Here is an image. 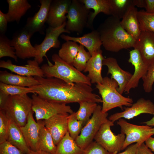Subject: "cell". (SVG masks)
I'll return each instance as SVG.
<instances>
[{
	"instance_id": "37",
	"label": "cell",
	"mask_w": 154,
	"mask_h": 154,
	"mask_svg": "<svg viewBox=\"0 0 154 154\" xmlns=\"http://www.w3.org/2000/svg\"><path fill=\"white\" fill-rule=\"evenodd\" d=\"M0 90L9 96L35 93L29 87L8 84L0 82Z\"/></svg>"
},
{
	"instance_id": "19",
	"label": "cell",
	"mask_w": 154,
	"mask_h": 154,
	"mask_svg": "<svg viewBox=\"0 0 154 154\" xmlns=\"http://www.w3.org/2000/svg\"><path fill=\"white\" fill-rule=\"evenodd\" d=\"M71 0H52L46 23L49 26L56 27L66 22V14L67 13Z\"/></svg>"
},
{
	"instance_id": "12",
	"label": "cell",
	"mask_w": 154,
	"mask_h": 154,
	"mask_svg": "<svg viewBox=\"0 0 154 154\" xmlns=\"http://www.w3.org/2000/svg\"><path fill=\"white\" fill-rule=\"evenodd\" d=\"M31 34L24 28L16 31L11 40V45L15 50L16 56L22 59L35 57L37 50L31 44L30 38Z\"/></svg>"
},
{
	"instance_id": "21",
	"label": "cell",
	"mask_w": 154,
	"mask_h": 154,
	"mask_svg": "<svg viewBox=\"0 0 154 154\" xmlns=\"http://www.w3.org/2000/svg\"><path fill=\"white\" fill-rule=\"evenodd\" d=\"M0 67L8 69L21 76L44 77L42 70L35 60H28L27 64L24 66L14 64L10 60L6 61L1 60L0 61Z\"/></svg>"
},
{
	"instance_id": "30",
	"label": "cell",
	"mask_w": 154,
	"mask_h": 154,
	"mask_svg": "<svg viewBox=\"0 0 154 154\" xmlns=\"http://www.w3.org/2000/svg\"><path fill=\"white\" fill-rule=\"evenodd\" d=\"M38 121L40 125L38 142L39 151L54 154L56 150V146L54 143L52 135L45 126L43 121L40 120Z\"/></svg>"
},
{
	"instance_id": "27",
	"label": "cell",
	"mask_w": 154,
	"mask_h": 154,
	"mask_svg": "<svg viewBox=\"0 0 154 154\" xmlns=\"http://www.w3.org/2000/svg\"><path fill=\"white\" fill-rule=\"evenodd\" d=\"M88 9H92L94 12H90L89 15L87 27L93 28V23L96 16L102 13L111 15L109 0H80Z\"/></svg>"
},
{
	"instance_id": "48",
	"label": "cell",
	"mask_w": 154,
	"mask_h": 154,
	"mask_svg": "<svg viewBox=\"0 0 154 154\" xmlns=\"http://www.w3.org/2000/svg\"><path fill=\"white\" fill-rule=\"evenodd\" d=\"M147 147L152 151L154 152V138L150 137L145 142Z\"/></svg>"
},
{
	"instance_id": "40",
	"label": "cell",
	"mask_w": 154,
	"mask_h": 154,
	"mask_svg": "<svg viewBox=\"0 0 154 154\" xmlns=\"http://www.w3.org/2000/svg\"><path fill=\"white\" fill-rule=\"evenodd\" d=\"M142 79L144 91L147 93L150 92L154 83V63L149 67L147 73Z\"/></svg>"
},
{
	"instance_id": "10",
	"label": "cell",
	"mask_w": 154,
	"mask_h": 154,
	"mask_svg": "<svg viewBox=\"0 0 154 154\" xmlns=\"http://www.w3.org/2000/svg\"><path fill=\"white\" fill-rule=\"evenodd\" d=\"M117 121V124L120 127L121 133L125 135L121 151L134 143H137L139 145L153 135L151 131L152 127L151 126L133 124L123 118Z\"/></svg>"
},
{
	"instance_id": "4",
	"label": "cell",
	"mask_w": 154,
	"mask_h": 154,
	"mask_svg": "<svg viewBox=\"0 0 154 154\" xmlns=\"http://www.w3.org/2000/svg\"><path fill=\"white\" fill-rule=\"evenodd\" d=\"M96 87L101 96L102 105V112H107L108 111L116 107L123 109V106L128 107L133 104V99L125 97L117 90L118 85L114 79L108 76L103 77V82L97 84Z\"/></svg>"
},
{
	"instance_id": "31",
	"label": "cell",
	"mask_w": 154,
	"mask_h": 154,
	"mask_svg": "<svg viewBox=\"0 0 154 154\" xmlns=\"http://www.w3.org/2000/svg\"><path fill=\"white\" fill-rule=\"evenodd\" d=\"M79 45L75 42L67 41L63 44L59 50V57L66 63L72 64L78 52Z\"/></svg>"
},
{
	"instance_id": "49",
	"label": "cell",
	"mask_w": 154,
	"mask_h": 154,
	"mask_svg": "<svg viewBox=\"0 0 154 154\" xmlns=\"http://www.w3.org/2000/svg\"><path fill=\"white\" fill-rule=\"evenodd\" d=\"M133 2L134 6L140 8H145L146 3L145 0H133Z\"/></svg>"
},
{
	"instance_id": "42",
	"label": "cell",
	"mask_w": 154,
	"mask_h": 154,
	"mask_svg": "<svg viewBox=\"0 0 154 154\" xmlns=\"http://www.w3.org/2000/svg\"><path fill=\"white\" fill-rule=\"evenodd\" d=\"M0 154H25L7 141L0 144Z\"/></svg>"
},
{
	"instance_id": "34",
	"label": "cell",
	"mask_w": 154,
	"mask_h": 154,
	"mask_svg": "<svg viewBox=\"0 0 154 154\" xmlns=\"http://www.w3.org/2000/svg\"><path fill=\"white\" fill-rule=\"evenodd\" d=\"M137 16L141 31L154 33V13L141 10L138 11Z\"/></svg>"
},
{
	"instance_id": "2",
	"label": "cell",
	"mask_w": 154,
	"mask_h": 154,
	"mask_svg": "<svg viewBox=\"0 0 154 154\" xmlns=\"http://www.w3.org/2000/svg\"><path fill=\"white\" fill-rule=\"evenodd\" d=\"M120 21L111 15L97 29L100 34L102 45L107 51L117 52L134 47L136 40L122 27Z\"/></svg>"
},
{
	"instance_id": "6",
	"label": "cell",
	"mask_w": 154,
	"mask_h": 154,
	"mask_svg": "<svg viewBox=\"0 0 154 154\" xmlns=\"http://www.w3.org/2000/svg\"><path fill=\"white\" fill-rule=\"evenodd\" d=\"M32 110L37 121L45 120L57 114H71L74 112L70 106L64 104L46 100L34 93L32 96Z\"/></svg>"
},
{
	"instance_id": "32",
	"label": "cell",
	"mask_w": 154,
	"mask_h": 154,
	"mask_svg": "<svg viewBox=\"0 0 154 154\" xmlns=\"http://www.w3.org/2000/svg\"><path fill=\"white\" fill-rule=\"evenodd\" d=\"M79 104V108L75 112L76 117L84 126L90 119L98 105L96 103L90 101H83Z\"/></svg>"
},
{
	"instance_id": "38",
	"label": "cell",
	"mask_w": 154,
	"mask_h": 154,
	"mask_svg": "<svg viewBox=\"0 0 154 154\" xmlns=\"http://www.w3.org/2000/svg\"><path fill=\"white\" fill-rule=\"evenodd\" d=\"M83 126L82 122L76 118L75 112L69 115L67 122L68 131L75 140L79 135Z\"/></svg>"
},
{
	"instance_id": "8",
	"label": "cell",
	"mask_w": 154,
	"mask_h": 154,
	"mask_svg": "<svg viewBox=\"0 0 154 154\" xmlns=\"http://www.w3.org/2000/svg\"><path fill=\"white\" fill-rule=\"evenodd\" d=\"M114 125V122L108 119L101 125L94 139L110 154L120 152L125 138L123 134L113 133L110 128Z\"/></svg>"
},
{
	"instance_id": "20",
	"label": "cell",
	"mask_w": 154,
	"mask_h": 154,
	"mask_svg": "<svg viewBox=\"0 0 154 154\" xmlns=\"http://www.w3.org/2000/svg\"><path fill=\"white\" fill-rule=\"evenodd\" d=\"M32 110L28 116L26 124L20 127L26 143L29 148L34 151H38V142L40 125L38 121L36 122L33 116Z\"/></svg>"
},
{
	"instance_id": "43",
	"label": "cell",
	"mask_w": 154,
	"mask_h": 154,
	"mask_svg": "<svg viewBox=\"0 0 154 154\" xmlns=\"http://www.w3.org/2000/svg\"><path fill=\"white\" fill-rule=\"evenodd\" d=\"M8 21L6 13L0 10V34H4L6 32Z\"/></svg>"
},
{
	"instance_id": "3",
	"label": "cell",
	"mask_w": 154,
	"mask_h": 154,
	"mask_svg": "<svg viewBox=\"0 0 154 154\" xmlns=\"http://www.w3.org/2000/svg\"><path fill=\"white\" fill-rule=\"evenodd\" d=\"M52 60L54 64H43L41 68L46 78H55L71 84L81 83L91 86L90 79L78 70L72 64L62 59L56 54H53Z\"/></svg>"
},
{
	"instance_id": "23",
	"label": "cell",
	"mask_w": 154,
	"mask_h": 154,
	"mask_svg": "<svg viewBox=\"0 0 154 154\" xmlns=\"http://www.w3.org/2000/svg\"><path fill=\"white\" fill-rule=\"evenodd\" d=\"M101 49L94 52L87 62L84 72H88L87 76L91 84H101L103 81L102 75L103 61L104 58Z\"/></svg>"
},
{
	"instance_id": "44",
	"label": "cell",
	"mask_w": 154,
	"mask_h": 154,
	"mask_svg": "<svg viewBox=\"0 0 154 154\" xmlns=\"http://www.w3.org/2000/svg\"><path fill=\"white\" fill-rule=\"evenodd\" d=\"M139 146V144L135 143L131 144L129 146L123 151L116 153L109 154H135L137 147Z\"/></svg>"
},
{
	"instance_id": "11",
	"label": "cell",
	"mask_w": 154,
	"mask_h": 154,
	"mask_svg": "<svg viewBox=\"0 0 154 154\" xmlns=\"http://www.w3.org/2000/svg\"><path fill=\"white\" fill-rule=\"evenodd\" d=\"M66 22L60 26L52 27L49 26L46 29V34L44 39L40 44H35L34 46L37 50L35 59L39 64L43 61V57L46 56L47 52L51 48H57L60 47V42L59 37L63 33L68 34L70 33L65 29Z\"/></svg>"
},
{
	"instance_id": "50",
	"label": "cell",
	"mask_w": 154,
	"mask_h": 154,
	"mask_svg": "<svg viewBox=\"0 0 154 154\" xmlns=\"http://www.w3.org/2000/svg\"><path fill=\"white\" fill-rule=\"evenodd\" d=\"M152 118L150 120L143 122V123L150 126H154V114Z\"/></svg>"
},
{
	"instance_id": "16",
	"label": "cell",
	"mask_w": 154,
	"mask_h": 154,
	"mask_svg": "<svg viewBox=\"0 0 154 154\" xmlns=\"http://www.w3.org/2000/svg\"><path fill=\"white\" fill-rule=\"evenodd\" d=\"M103 65L107 67V74H110V78L117 82L118 85L117 90L122 94L124 92L125 89L132 74L122 69L119 65L117 60L113 57L104 58Z\"/></svg>"
},
{
	"instance_id": "15",
	"label": "cell",
	"mask_w": 154,
	"mask_h": 154,
	"mask_svg": "<svg viewBox=\"0 0 154 154\" xmlns=\"http://www.w3.org/2000/svg\"><path fill=\"white\" fill-rule=\"evenodd\" d=\"M134 48L139 52L144 63L149 67L154 63V33L141 31Z\"/></svg>"
},
{
	"instance_id": "45",
	"label": "cell",
	"mask_w": 154,
	"mask_h": 154,
	"mask_svg": "<svg viewBox=\"0 0 154 154\" xmlns=\"http://www.w3.org/2000/svg\"><path fill=\"white\" fill-rule=\"evenodd\" d=\"M135 154H154L146 145L144 143L139 145Z\"/></svg>"
},
{
	"instance_id": "7",
	"label": "cell",
	"mask_w": 154,
	"mask_h": 154,
	"mask_svg": "<svg viewBox=\"0 0 154 154\" xmlns=\"http://www.w3.org/2000/svg\"><path fill=\"white\" fill-rule=\"evenodd\" d=\"M102 108L101 106L97 105L91 117L83 127L75 140L78 145L83 149L93 142L101 125L108 119V113H103Z\"/></svg>"
},
{
	"instance_id": "35",
	"label": "cell",
	"mask_w": 154,
	"mask_h": 154,
	"mask_svg": "<svg viewBox=\"0 0 154 154\" xmlns=\"http://www.w3.org/2000/svg\"><path fill=\"white\" fill-rule=\"evenodd\" d=\"M91 56L90 53L85 50L83 45L80 44L77 54L72 64L79 71H84Z\"/></svg>"
},
{
	"instance_id": "29",
	"label": "cell",
	"mask_w": 154,
	"mask_h": 154,
	"mask_svg": "<svg viewBox=\"0 0 154 154\" xmlns=\"http://www.w3.org/2000/svg\"><path fill=\"white\" fill-rule=\"evenodd\" d=\"M84 151L70 136L68 131L56 145L54 154H82Z\"/></svg>"
},
{
	"instance_id": "25",
	"label": "cell",
	"mask_w": 154,
	"mask_h": 154,
	"mask_svg": "<svg viewBox=\"0 0 154 154\" xmlns=\"http://www.w3.org/2000/svg\"><path fill=\"white\" fill-rule=\"evenodd\" d=\"M7 117L9 119V127L7 141L25 154L27 153L31 149L26 143L20 127L11 118Z\"/></svg>"
},
{
	"instance_id": "9",
	"label": "cell",
	"mask_w": 154,
	"mask_h": 154,
	"mask_svg": "<svg viewBox=\"0 0 154 154\" xmlns=\"http://www.w3.org/2000/svg\"><path fill=\"white\" fill-rule=\"evenodd\" d=\"M90 12L80 0H72L66 15V30L70 33H82L87 27Z\"/></svg>"
},
{
	"instance_id": "39",
	"label": "cell",
	"mask_w": 154,
	"mask_h": 154,
	"mask_svg": "<svg viewBox=\"0 0 154 154\" xmlns=\"http://www.w3.org/2000/svg\"><path fill=\"white\" fill-rule=\"evenodd\" d=\"M9 127V119L3 110H0V144L7 140Z\"/></svg>"
},
{
	"instance_id": "13",
	"label": "cell",
	"mask_w": 154,
	"mask_h": 154,
	"mask_svg": "<svg viewBox=\"0 0 154 154\" xmlns=\"http://www.w3.org/2000/svg\"><path fill=\"white\" fill-rule=\"evenodd\" d=\"M144 113L153 115L154 104L149 100L141 98L131 106L125 108L123 111L110 116L108 119L114 123L120 118L130 119Z\"/></svg>"
},
{
	"instance_id": "28",
	"label": "cell",
	"mask_w": 154,
	"mask_h": 154,
	"mask_svg": "<svg viewBox=\"0 0 154 154\" xmlns=\"http://www.w3.org/2000/svg\"><path fill=\"white\" fill-rule=\"evenodd\" d=\"M0 81L8 84L27 87L39 84L38 81L34 77L14 74L6 70L0 71Z\"/></svg>"
},
{
	"instance_id": "47",
	"label": "cell",
	"mask_w": 154,
	"mask_h": 154,
	"mask_svg": "<svg viewBox=\"0 0 154 154\" xmlns=\"http://www.w3.org/2000/svg\"><path fill=\"white\" fill-rule=\"evenodd\" d=\"M146 12L149 13H154V0H145Z\"/></svg>"
},
{
	"instance_id": "1",
	"label": "cell",
	"mask_w": 154,
	"mask_h": 154,
	"mask_svg": "<svg viewBox=\"0 0 154 154\" xmlns=\"http://www.w3.org/2000/svg\"><path fill=\"white\" fill-rule=\"evenodd\" d=\"M38 85L29 87L40 98L47 101L67 104L90 101L102 103L101 98L93 92L91 86L85 84H68L55 78L34 76Z\"/></svg>"
},
{
	"instance_id": "18",
	"label": "cell",
	"mask_w": 154,
	"mask_h": 154,
	"mask_svg": "<svg viewBox=\"0 0 154 154\" xmlns=\"http://www.w3.org/2000/svg\"><path fill=\"white\" fill-rule=\"evenodd\" d=\"M69 115V114H57L43 121L56 146L68 131L67 122Z\"/></svg>"
},
{
	"instance_id": "24",
	"label": "cell",
	"mask_w": 154,
	"mask_h": 154,
	"mask_svg": "<svg viewBox=\"0 0 154 154\" xmlns=\"http://www.w3.org/2000/svg\"><path fill=\"white\" fill-rule=\"evenodd\" d=\"M137 9L133 5H131L120 21L124 29L136 40L141 31L140 28Z\"/></svg>"
},
{
	"instance_id": "52",
	"label": "cell",
	"mask_w": 154,
	"mask_h": 154,
	"mask_svg": "<svg viewBox=\"0 0 154 154\" xmlns=\"http://www.w3.org/2000/svg\"><path fill=\"white\" fill-rule=\"evenodd\" d=\"M151 131L153 135H154V127H152Z\"/></svg>"
},
{
	"instance_id": "22",
	"label": "cell",
	"mask_w": 154,
	"mask_h": 154,
	"mask_svg": "<svg viewBox=\"0 0 154 154\" xmlns=\"http://www.w3.org/2000/svg\"><path fill=\"white\" fill-rule=\"evenodd\" d=\"M61 38L64 40L78 42L85 47L91 55L95 52L101 49L102 43L100 34L97 30L79 37H72L62 34Z\"/></svg>"
},
{
	"instance_id": "5",
	"label": "cell",
	"mask_w": 154,
	"mask_h": 154,
	"mask_svg": "<svg viewBox=\"0 0 154 154\" xmlns=\"http://www.w3.org/2000/svg\"><path fill=\"white\" fill-rule=\"evenodd\" d=\"M32 106V98L27 94L9 96L3 110L21 127L26 124Z\"/></svg>"
},
{
	"instance_id": "33",
	"label": "cell",
	"mask_w": 154,
	"mask_h": 154,
	"mask_svg": "<svg viewBox=\"0 0 154 154\" xmlns=\"http://www.w3.org/2000/svg\"><path fill=\"white\" fill-rule=\"evenodd\" d=\"M109 1L111 15L120 20L133 5V0H109Z\"/></svg>"
},
{
	"instance_id": "36",
	"label": "cell",
	"mask_w": 154,
	"mask_h": 154,
	"mask_svg": "<svg viewBox=\"0 0 154 154\" xmlns=\"http://www.w3.org/2000/svg\"><path fill=\"white\" fill-rule=\"evenodd\" d=\"M9 57L13 58L16 62L18 61L14 48L11 44V40L5 35H0V58Z\"/></svg>"
},
{
	"instance_id": "26",
	"label": "cell",
	"mask_w": 154,
	"mask_h": 154,
	"mask_svg": "<svg viewBox=\"0 0 154 154\" xmlns=\"http://www.w3.org/2000/svg\"><path fill=\"white\" fill-rule=\"evenodd\" d=\"M7 2L8 9L6 14L8 22L15 21L18 23L31 7L27 0H7Z\"/></svg>"
},
{
	"instance_id": "41",
	"label": "cell",
	"mask_w": 154,
	"mask_h": 154,
	"mask_svg": "<svg viewBox=\"0 0 154 154\" xmlns=\"http://www.w3.org/2000/svg\"><path fill=\"white\" fill-rule=\"evenodd\" d=\"M82 154H109V153L100 144L95 141L92 142L84 149Z\"/></svg>"
},
{
	"instance_id": "14",
	"label": "cell",
	"mask_w": 154,
	"mask_h": 154,
	"mask_svg": "<svg viewBox=\"0 0 154 154\" xmlns=\"http://www.w3.org/2000/svg\"><path fill=\"white\" fill-rule=\"evenodd\" d=\"M52 0H40L41 4L38 11L32 17H28L23 27L33 36L38 32L44 34L45 23L47 21Z\"/></svg>"
},
{
	"instance_id": "51",
	"label": "cell",
	"mask_w": 154,
	"mask_h": 154,
	"mask_svg": "<svg viewBox=\"0 0 154 154\" xmlns=\"http://www.w3.org/2000/svg\"><path fill=\"white\" fill-rule=\"evenodd\" d=\"M26 154H51L50 153L46 152L41 151H33L30 150L29 152Z\"/></svg>"
},
{
	"instance_id": "17",
	"label": "cell",
	"mask_w": 154,
	"mask_h": 154,
	"mask_svg": "<svg viewBox=\"0 0 154 154\" xmlns=\"http://www.w3.org/2000/svg\"><path fill=\"white\" fill-rule=\"evenodd\" d=\"M129 54L128 61L134 66V71L125 89L124 92L127 94L129 93L132 89L138 86L140 79L146 74L149 68L144 62L137 49L134 48L129 52Z\"/></svg>"
},
{
	"instance_id": "46",
	"label": "cell",
	"mask_w": 154,
	"mask_h": 154,
	"mask_svg": "<svg viewBox=\"0 0 154 154\" xmlns=\"http://www.w3.org/2000/svg\"><path fill=\"white\" fill-rule=\"evenodd\" d=\"M9 95L0 90V110H3Z\"/></svg>"
}]
</instances>
